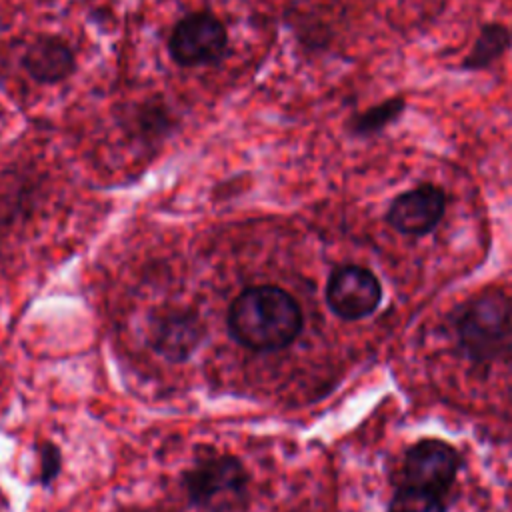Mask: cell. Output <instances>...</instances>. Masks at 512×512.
I'll return each instance as SVG.
<instances>
[{
    "label": "cell",
    "mask_w": 512,
    "mask_h": 512,
    "mask_svg": "<svg viewBox=\"0 0 512 512\" xmlns=\"http://www.w3.org/2000/svg\"><path fill=\"white\" fill-rule=\"evenodd\" d=\"M386 512H446V508L438 494L412 486H402L392 496Z\"/></svg>",
    "instance_id": "12"
},
{
    "label": "cell",
    "mask_w": 512,
    "mask_h": 512,
    "mask_svg": "<svg viewBox=\"0 0 512 512\" xmlns=\"http://www.w3.org/2000/svg\"><path fill=\"white\" fill-rule=\"evenodd\" d=\"M202 336L204 324L200 316L184 308L156 312L148 326V342L152 350L170 362L188 360L200 346Z\"/></svg>",
    "instance_id": "8"
},
{
    "label": "cell",
    "mask_w": 512,
    "mask_h": 512,
    "mask_svg": "<svg viewBox=\"0 0 512 512\" xmlns=\"http://www.w3.org/2000/svg\"><path fill=\"white\" fill-rule=\"evenodd\" d=\"M456 338L464 356L476 366L510 356L512 298L502 290L470 298L456 316Z\"/></svg>",
    "instance_id": "2"
},
{
    "label": "cell",
    "mask_w": 512,
    "mask_h": 512,
    "mask_svg": "<svg viewBox=\"0 0 512 512\" xmlns=\"http://www.w3.org/2000/svg\"><path fill=\"white\" fill-rule=\"evenodd\" d=\"M22 64L36 82L56 84L72 74L74 52L62 38L40 36L26 48Z\"/></svg>",
    "instance_id": "9"
},
{
    "label": "cell",
    "mask_w": 512,
    "mask_h": 512,
    "mask_svg": "<svg viewBox=\"0 0 512 512\" xmlns=\"http://www.w3.org/2000/svg\"><path fill=\"white\" fill-rule=\"evenodd\" d=\"M182 490L204 512H238L248 504V472L232 454H200L184 470Z\"/></svg>",
    "instance_id": "3"
},
{
    "label": "cell",
    "mask_w": 512,
    "mask_h": 512,
    "mask_svg": "<svg viewBox=\"0 0 512 512\" xmlns=\"http://www.w3.org/2000/svg\"><path fill=\"white\" fill-rule=\"evenodd\" d=\"M60 450L52 442H42L38 446V482L42 486H48L60 472Z\"/></svg>",
    "instance_id": "13"
},
{
    "label": "cell",
    "mask_w": 512,
    "mask_h": 512,
    "mask_svg": "<svg viewBox=\"0 0 512 512\" xmlns=\"http://www.w3.org/2000/svg\"><path fill=\"white\" fill-rule=\"evenodd\" d=\"M448 196L444 188L422 182L394 196L386 210V224L406 236H426L444 218Z\"/></svg>",
    "instance_id": "6"
},
{
    "label": "cell",
    "mask_w": 512,
    "mask_h": 512,
    "mask_svg": "<svg viewBox=\"0 0 512 512\" xmlns=\"http://www.w3.org/2000/svg\"><path fill=\"white\" fill-rule=\"evenodd\" d=\"M228 330L236 342L256 352L286 348L302 330V310L278 286H250L228 310Z\"/></svg>",
    "instance_id": "1"
},
{
    "label": "cell",
    "mask_w": 512,
    "mask_h": 512,
    "mask_svg": "<svg viewBox=\"0 0 512 512\" xmlns=\"http://www.w3.org/2000/svg\"><path fill=\"white\" fill-rule=\"evenodd\" d=\"M380 300V280L362 266H338L328 278L326 302L342 320H360L370 316L380 306Z\"/></svg>",
    "instance_id": "7"
},
{
    "label": "cell",
    "mask_w": 512,
    "mask_h": 512,
    "mask_svg": "<svg viewBox=\"0 0 512 512\" xmlns=\"http://www.w3.org/2000/svg\"><path fill=\"white\" fill-rule=\"evenodd\" d=\"M512 48V28L502 22H486L480 26L468 54L460 62L464 72H482L492 68Z\"/></svg>",
    "instance_id": "10"
},
{
    "label": "cell",
    "mask_w": 512,
    "mask_h": 512,
    "mask_svg": "<svg viewBox=\"0 0 512 512\" xmlns=\"http://www.w3.org/2000/svg\"><path fill=\"white\" fill-rule=\"evenodd\" d=\"M460 468V456L454 446L438 438H422L404 458V486L420 488L442 496L454 482Z\"/></svg>",
    "instance_id": "5"
},
{
    "label": "cell",
    "mask_w": 512,
    "mask_h": 512,
    "mask_svg": "<svg viewBox=\"0 0 512 512\" xmlns=\"http://www.w3.org/2000/svg\"><path fill=\"white\" fill-rule=\"evenodd\" d=\"M228 48V32L210 12H190L172 28L168 52L180 66L218 62Z\"/></svg>",
    "instance_id": "4"
},
{
    "label": "cell",
    "mask_w": 512,
    "mask_h": 512,
    "mask_svg": "<svg viewBox=\"0 0 512 512\" xmlns=\"http://www.w3.org/2000/svg\"><path fill=\"white\" fill-rule=\"evenodd\" d=\"M406 96L404 94H394L382 102H376L362 112H356L348 118L346 128L352 136L356 138H370L380 132H384L388 126H392L396 120L402 118L406 112Z\"/></svg>",
    "instance_id": "11"
}]
</instances>
